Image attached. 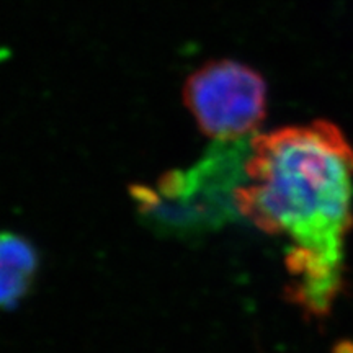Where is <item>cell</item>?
<instances>
[{"label":"cell","mask_w":353,"mask_h":353,"mask_svg":"<svg viewBox=\"0 0 353 353\" xmlns=\"http://www.w3.org/2000/svg\"><path fill=\"white\" fill-rule=\"evenodd\" d=\"M185 103L200 130L214 141L247 138L265 117L267 87L247 65L221 61L188 79Z\"/></svg>","instance_id":"3"},{"label":"cell","mask_w":353,"mask_h":353,"mask_svg":"<svg viewBox=\"0 0 353 353\" xmlns=\"http://www.w3.org/2000/svg\"><path fill=\"white\" fill-rule=\"evenodd\" d=\"M252 136L221 139L195 165L162 176L154 188L134 187L132 196L151 223L169 231L219 226L239 213L236 192L245 182Z\"/></svg>","instance_id":"2"},{"label":"cell","mask_w":353,"mask_h":353,"mask_svg":"<svg viewBox=\"0 0 353 353\" xmlns=\"http://www.w3.org/2000/svg\"><path fill=\"white\" fill-rule=\"evenodd\" d=\"M39 267L38 250L26 237L0 231V309L12 311L32 291Z\"/></svg>","instance_id":"4"},{"label":"cell","mask_w":353,"mask_h":353,"mask_svg":"<svg viewBox=\"0 0 353 353\" xmlns=\"http://www.w3.org/2000/svg\"><path fill=\"white\" fill-rule=\"evenodd\" d=\"M236 206L260 231L288 239L291 301L307 314H327L341 294L353 228V148L345 134L319 120L252 136Z\"/></svg>","instance_id":"1"}]
</instances>
